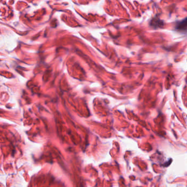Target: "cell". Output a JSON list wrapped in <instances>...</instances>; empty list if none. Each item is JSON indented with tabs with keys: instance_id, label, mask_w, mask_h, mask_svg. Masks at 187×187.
<instances>
[{
	"instance_id": "2",
	"label": "cell",
	"mask_w": 187,
	"mask_h": 187,
	"mask_svg": "<svg viewBox=\"0 0 187 187\" xmlns=\"http://www.w3.org/2000/svg\"><path fill=\"white\" fill-rule=\"evenodd\" d=\"M162 23H161V21L160 20H152V26H155V27H161L162 26Z\"/></svg>"
},
{
	"instance_id": "1",
	"label": "cell",
	"mask_w": 187,
	"mask_h": 187,
	"mask_svg": "<svg viewBox=\"0 0 187 187\" xmlns=\"http://www.w3.org/2000/svg\"><path fill=\"white\" fill-rule=\"evenodd\" d=\"M187 19H184V20H182L177 23V25L176 26V28L177 30L181 31H186L187 30Z\"/></svg>"
}]
</instances>
